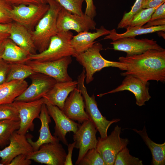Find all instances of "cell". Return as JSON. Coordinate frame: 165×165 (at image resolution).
I'll use <instances>...</instances> for the list:
<instances>
[{
	"mask_svg": "<svg viewBox=\"0 0 165 165\" xmlns=\"http://www.w3.org/2000/svg\"><path fill=\"white\" fill-rule=\"evenodd\" d=\"M85 109L83 98L77 87L66 98L62 110L69 119L81 123L89 119Z\"/></svg>",
	"mask_w": 165,
	"mask_h": 165,
	"instance_id": "cell-18",
	"label": "cell"
},
{
	"mask_svg": "<svg viewBox=\"0 0 165 165\" xmlns=\"http://www.w3.org/2000/svg\"><path fill=\"white\" fill-rule=\"evenodd\" d=\"M75 142L69 144L67 145L68 146V153L67 154L66 158L64 165H72V155L74 148L75 147Z\"/></svg>",
	"mask_w": 165,
	"mask_h": 165,
	"instance_id": "cell-43",
	"label": "cell"
},
{
	"mask_svg": "<svg viewBox=\"0 0 165 165\" xmlns=\"http://www.w3.org/2000/svg\"><path fill=\"white\" fill-rule=\"evenodd\" d=\"M97 131L94 123L89 119L80 124L76 132L74 133L73 139L75 142V148L79 150L75 165H78L89 150L96 148L98 142L96 137Z\"/></svg>",
	"mask_w": 165,
	"mask_h": 165,
	"instance_id": "cell-13",
	"label": "cell"
},
{
	"mask_svg": "<svg viewBox=\"0 0 165 165\" xmlns=\"http://www.w3.org/2000/svg\"><path fill=\"white\" fill-rule=\"evenodd\" d=\"M29 77L31 84L14 101L29 102L39 99L57 82L53 78L38 72H35Z\"/></svg>",
	"mask_w": 165,
	"mask_h": 165,
	"instance_id": "cell-12",
	"label": "cell"
},
{
	"mask_svg": "<svg viewBox=\"0 0 165 165\" xmlns=\"http://www.w3.org/2000/svg\"><path fill=\"white\" fill-rule=\"evenodd\" d=\"M30 54L8 38L1 58L12 63H25Z\"/></svg>",
	"mask_w": 165,
	"mask_h": 165,
	"instance_id": "cell-25",
	"label": "cell"
},
{
	"mask_svg": "<svg viewBox=\"0 0 165 165\" xmlns=\"http://www.w3.org/2000/svg\"><path fill=\"white\" fill-rule=\"evenodd\" d=\"M20 125V120L0 121V146L6 144L13 134L19 129Z\"/></svg>",
	"mask_w": 165,
	"mask_h": 165,
	"instance_id": "cell-28",
	"label": "cell"
},
{
	"mask_svg": "<svg viewBox=\"0 0 165 165\" xmlns=\"http://www.w3.org/2000/svg\"><path fill=\"white\" fill-rule=\"evenodd\" d=\"M12 8L6 0H0V23L10 24L13 22L10 14Z\"/></svg>",
	"mask_w": 165,
	"mask_h": 165,
	"instance_id": "cell-35",
	"label": "cell"
},
{
	"mask_svg": "<svg viewBox=\"0 0 165 165\" xmlns=\"http://www.w3.org/2000/svg\"><path fill=\"white\" fill-rule=\"evenodd\" d=\"M28 86L24 80H14L0 85V105L13 103Z\"/></svg>",
	"mask_w": 165,
	"mask_h": 165,
	"instance_id": "cell-23",
	"label": "cell"
},
{
	"mask_svg": "<svg viewBox=\"0 0 165 165\" xmlns=\"http://www.w3.org/2000/svg\"><path fill=\"white\" fill-rule=\"evenodd\" d=\"M39 119L41 122V126L38 139L34 141L32 140L31 135L27 136V140L31 145L33 151L38 150L44 144L59 141L57 138L53 136L51 133L49 127V124L51 122V117L45 103L42 105Z\"/></svg>",
	"mask_w": 165,
	"mask_h": 165,
	"instance_id": "cell-21",
	"label": "cell"
},
{
	"mask_svg": "<svg viewBox=\"0 0 165 165\" xmlns=\"http://www.w3.org/2000/svg\"><path fill=\"white\" fill-rule=\"evenodd\" d=\"M85 71L83 68L77 78V87L80 91L84 99L86 112L89 119L93 122L99 133L100 138H104L107 136V131L112 124L120 120L114 119L111 120L106 119L101 113L97 106L94 95L91 96L88 94L84 84Z\"/></svg>",
	"mask_w": 165,
	"mask_h": 165,
	"instance_id": "cell-5",
	"label": "cell"
},
{
	"mask_svg": "<svg viewBox=\"0 0 165 165\" xmlns=\"http://www.w3.org/2000/svg\"><path fill=\"white\" fill-rule=\"evenodd\" d=\"M12 6L10 14L13 21L24 26L29 31L34 29L49 9L48 3L39 5L20 4Z\"/></svg>",
	"mask_w": 165,
	"mask_h": 165,
	"instance_id": "cell-6",
	"label": "cell"
},
{
	"mask_svg": "<svg viewBox=\"0 0 165 165\" xmlns=\"http://www.w3.org/2000/svg\"><path fill=\"white\" fill-rule=\"evenodd\" d=\"M63 8L72 13L82 16L84 15L82 6L84 0H55Z\"/></svg>",
	"mask_w": 165,
	"mask_h": 165,
	"instance_id": "cell-34",
	"label": "cell"
},
{
	"mask_svg": "<svg viewBox=\"0 0 165 165\" xmlns=\"http://www.w3.org/2000/svg\"><path fill=\"white\" fill-rule=\"evenodd\" d=\"M110 44L112 45L115 50L126 52L127 54L126 57L141 54L151 49L165 50L157 44L156 41L146 38H123L113 41Z\"/></svg>",
	"mask_w": 165,
	"mask_h": 165,
	"instance_id": "cell-15",
	"label": "cell"
},
{
	"mask_svg": "<svg viewBox=\"0 0 165 165\" xmlns=\"http://www.w3.org/2000/svg\"><path fill=\"white\" fill-rule=\"evenodd\" d=\"M7 39H0V58H1V57L3 53Z\"/></svg>",
	"mask_w": 165,
	"mask_h": 165,
	"instance_id": "cell-45",
	"label": "cell"
},
{
	"mask_svg": "<svg viewBox=\"0 0 165 165\" xmlns=\"http://www.w3.org/2000/svg\"><path fill=\"white\" fill-rule=\"evenodd\" d=\"M147 23H148L145 26H143L142 27L145 28L165 25V19H159L149 21Z\"/></svg>",
	"mask_w": 165,
	"mask_h": 165,
	"instance_id": "cell-44",
	"label": "cell"
},
{
	"mask_svg": "<svg viewBox=\"0 0 165 165\" xmlns=\"http://www.w3.org/2000/svg\"><path fill=\"white\" fill-rule=\"evenodd\" d=\"M86 3V7L84 14L94 19L97 14L96 8L94 4L93 0H85Z\"/></svg>",
	"mask_w": 165,
	"mask_h": 165,
	"instance_id": "cell-39",
	"label": "cell"
},
{
	"mask_svg": "<svg viewBox=\"0 0 165 165\" xmlns=\"http://www.w3.org/2000/svg\"><path fill=\"white\" fill-rule=\"evenodd\" d=\"M122 84L115 89L109 92L99 94L101 97L108 94L114 93L127 90L130 91L134 95L136 104L139 106L145 105V102L151 98L150 95L149 83L143 81L135 75H126Z\"/></svg>",
	"mask_w": 165,
	"mask_h": 165,
	"instance_id": "cell-14",
	"label": "cell"
},
{
	"mask_svg": "<svg viewBox=\"0 0 165 165\" xmlns=\"http://www.w3.org/2000/svg\"><path fill=\"white\" fill-rule=\"evenodd\" d=\"M27 155L21 154L16 156L12 160L9 165H30L31 164V160L27 158Z\"/></svg>",
	"mask_w": 165,
	"mask_h": 165,
	"instance_id": "cell-38",
	"label": "cell"
},
{
	"mask_svg": "<svg viewBox=\"0 0 165 165\" xmlns=\"http://www.w3.org/2000/svg\"><path fill=\"white\" fill-rule=\"evenodd\" d=\"M79 165H105L101 155L96 148L89 150L79 162Z\"/></svg>",
	"mask_w": 165,
	"mask_h": 165,
	"instance_id": "cell-31",
	"label": "cell"
},
{
	"mask_svg": "<svg viewBox=\"0 0 165 165\" xmlns=\"http://www.w3.org/2000/svg\"><path fill=\"white\" fill-rule=\"evenodd\" d=\"M132 130L140 135L151 152L152 164L164 165L165 164V142L158 144L152 141L148 137L147 130L144 126L142 130L135 129Z\"/></svg>",
	"mask_w": 165,
	"mask_h": 165,
	"instance_id": "cell-24",
	"label": "cell"
},
{
	"mask_svg": "<svg viewBox=\"0 0 165 165\" xmlns=\"http://www.w3.org/2000/svg\"><path fill=\"white\" fill-rule=\"evenodd\" d=\"M49 9L34 29L29 31L35 46L40 53L48 47L51 38L58 31L57 26L58 14L63 7L55 0H47Z\"/></svg>",
	"mask_w": 165,
	"mask_h": 165,
	"instance_id": "cell-2",
	"label": "cell"
},
{
	"mask_svg": "<svg viewBox=\"0 0 165 165\" xmlns=\"http://www.w3.org/2000/svg\"><path fill=\"white\" fill-rule=\"evenodd\" d=\"M12 63L0 58V85L5 82Z\"/></svg>",
	"mask_w": 165,
	"mask_h": 165,
	"instance_id": "cell-36",
	"label": "cell"
},
{
	"mask_svg": "<svg viewBox=\"0 0 165 165\" xmlns=\"http://www.w3.org/2000/svg\"><path fill=\"white\" fill-rule=\"evenodd\" d=\"M8 38L30 54L37 53L30 31L24 26L14 21L12 22Z\"/></svg>",
	"mask_w": 165,
	"mask_h": 165,
	"instance_id": "cell-22",
	"label": "cell"
},
{
	"mask_svg": "<svg viewBox=\"0 0 165 165\" xmlns=\"http://www.w3.org/2000/svg\"><path fill=\"white\" fill-rule=\"evenodd\" d=\"M165 30V25L151 27L148 28L133 27L127 28V31L124 33H117L115 29L110 31V33L106 35L104 39H110L113 41L126 38H134L144 34L151 33L157 31Z\"/></svg>",
	"mask_w": 165,
	"mask_h": 165,
	"instance_id": "cell-26",
	"label": "cell"
},
{
	"mask_svg": "<svg viewBox=\"0 0 165 165\" xmlns=\"http://www.w3.org/2000/svg\"><path fill=\"white\" fill-rule=\"evenodd\" d=\"M165 2V0H143L142 8L147 9L154 8Z\"/></svg>",
	"mask_w": 165,
	"mask_h": 165,
	"instance_id": "cell-41",
	"label": "cell"
},
{
	"mask_svg": "<svg viewBox=\"0 0 165 165\" xmlns=\"http://www.w3.org/2000/svg\"><path fill=\"white\" fill-rule=\"evenodd\" d=\"M165 19V3L160 5L152 15L149 21Z\"/></svg>",
	"mask_w": 165,
	"mask_h": 165,
	"instance_id": "cell-40",
	"label": "cell"
},
{
	"mask_svg": "<svg viewBox=\"0 0 165 165\" xmlns=\"http://www.w3.org/2000/svg\"><path fill=\"white\" fill-rule=\"evenodd\" d=\"M143 0H136L131 9L129 12L126 13L118 25V29L126 28L129 25L133 17L142 9Z\"/></svg>",
	"mask_w": 165,
	"mask_h": 165,
	"instance_id": "cell-33",
	"label": "cell"
},
{
	"mask_svg": "<svg viewBox=\"0 0 165 165\" xmlns=\"http://www.w3.org/2000/svg\"><path fill=\"white\" fill-rule=\"evenodd\" d=\"M20 120L18 111L13 103L0 105V121Z\"/></svg>",
	"mask_w": 165,
	"mask_h": 165,
	"instance_id": "cell-32",
	"label": "cell"
},
{
	"mask_svg": "<svg viewBox=\"0 0 165 165\" xmlns=\"http://www.w3.org/2000/svg\"><path fill=\"white\" fill-rule=\"evenodd\" d=\"M57 26L58 31L73 30L78 33L96 30V23L88 16L73 13L63 8L58 14Z\"/></svg>",
	"mask_w": 165,
	"mask_h": 165,
	"instance_id": "cell-9",
	"label": "cell"
},
{
	"mask_svg": "<svg viewBox=\"0 0 165 165\" xmlns=\"http://www.w3.org/2000/svg\"><path fill=\"white\" fill-rule=\"evenodd\" d=\"M103 49L102 45L96 41L84 52L75 54L73 57L85 71V80L87 84L94 79V74L103 68L108 67L118 68L122 71H126V64L120 62L109 61L104 58L100 53Z\"/></svg>",
	"mask_w": 165,
	"mask_h": 165,
	"instance_id": "cell-3",
	"label": "cell"
},
{
	"mask_svg": "<svg viewBox=\"0 0 165 165\" xmlns=\"http://www.w3.org/2000/svg\"><path fill=\"white\" fill-rule=\"evenodd\" d=\"M48 112L55 123L54 135L64 145H67V134L72 132L75 133L80 124L68 118L58 107L45 102Z\"/></svg>",
	"mask_w": 165,
	"mask_h": 165,
	"instance_id": "cell-16",
	"label": "cell"
},
{
	"mask_svg": "<svg viewBox=\"0 0 165 165\" xmlns=\"http://www.w3.org/2000/svg\"><path fill=\"white\" fill-rule=\"evenodd\" d=\"M119 62L126 64L127 70L121 73L132 75L145 82L165 81V50L151 49L139 55L119 57Z\"/></svg>",
	"mask_w": 165,
	"mask_h": 165,
	"instance_id": "cell-1",
	"label": "cell"
},
{
	"mask_svg": "<svg viewBox=\"0 0 165 165\" xmlns=\"http://www.w3.org/2000/svg\"><path fill=\"white\" fill-rule=\"evenodd\" d=\"M44 102V99L42 97L31 101H14L13 102L19 114L20 127L16 131L18 133L25 135L29 130L33 131L34 120L36 118L39 119L41 108Z\"/></svg>",
	"mask_w": 165,
	"mask_h": 165,
	"instance_id": "cell-11",
	"label": "cell"
},
{
	"mask_svg": "<svg viewBox=\"0 0 165 165\" xmlns=\"http://www.w3.org/2000/svg\"><path fill=\"white\" fill-rule=\"evenodd\" d=\"M73 33L70 31H58L53 36L48 48L35 54H30L29 60L40 62L58 60L67 56L74 57L76 54L71 43Z\"/></svg>",
	"mask_w": 165,
	"mask_h": 165,
	"instance_id": "cell-4",
	"label": "cell"
},
{
	"mask_svg": "<svg viewBox=\"0 0 165 165\" xmlns=\"http://www.w3.org/2000/svg\"><path fill=\"white\" fill-rule=\"evenodd\" d=\"M160 6L154 8L142 9L134 16L127 28L142 27L145 24L149 21L152 15Z\"/></svg>",
	"mask_w": 165,
	"mask_h": 165,
	"instance_id": "cell-29",
	"label": "cell"
},
{
	"mask_svg": "<svg viewBox=\"0 0 165 165\" xmlns=\"http://www.w3.org/2000/svg\"><path fill=\"white\" fill-rule=\"evenodd\" d=\"M9 141L8 146L0 150V161L3 165H9L12 160L19 155H27L33 151L26 135L20 134L16 131L11 136Z\"/></svg>",
	"mask_w": 165,
	"mask_h": 165,
	"instance_id": "cell-17",
	"label": "cell"
},
{
	"mask_svg": "<svg viewBox=\"0 0 165 165\" xmlns=\"http://www.w3.org/2000/svg\"><path fill=\"white\" fill-rule=\"evenodd\" d=\"M72 62L71 56L50 61L40 62L29 60L25 63L35 72L41 73L54 79L57 82L72 80L68 72L69 65Z\"/></svg>",
	"mask_w": 165,
	"mask_h": 165,
	"instance_id": "cell-8",
	"label": "cell"
},
{
	"mask_svg": "<svg viewBox=\"0 0 165 165\" xmlns=\"http://www.w3.org/2000/svg\"><path fill=\"white\" fill-rule=\"evenodd\" d=\"M11 23H0V39L8 38L10 35Z\"/></svg>",
	"mask_w": 165,
	"mask_h": 165,
	"instance_id": "cell-42",
	"label": "cell"
},
{
	"mask_svg": "<svg viewBox=\"0 0 165 165\" xmlns=\"http://www.w3.org/2000/svg\"><path fill=\"white\" fill-rule=\"evenodd\" d=\"M59 141L44 144L27 155L35 162L48 165H64L66 152Z\"/></svg>",
	"mask_w": 165,
	"mask_h": 165,
	"instance_id": "cell-10",
	"label": "cell"
},
{
	"mask_svg": "<svg viewBox=\"0 0 165 165\" xmlns=\"http://www.w3.org/2000/svg\"><path fill=\"white\" fill-rule=\"evenodd\" d=\"M121 127L116 125L109 136L104 138L99 137L96 149L104 160L105 165H114L116 156L126 147L129 141L120 137Z\"/></svg>",
	"mask_w": 165,
	"mask_h": 165,
	"instance_id": "cell-7",
	"label": "cell"
},
{
	"mask_svg": "<svg viewBox=\"0 0 165 165\" xmlns=\"http://www.w3.org/2000/svg\"><path fill=\"white\" fill-rule=\"evenodd\" d=\"M142 161L138 158L133 156L129 153L127 147L117 155L114 165H142Z\"/></svg>",
	"mask_w": 165,
	"mask_h": 165,
	"instance_id": "cell-30",
	"label": "cell"
},
{
	"mask_svg": "<svg viewBox=\"0 0 165 165\" xmlns=\"http://www.w3.org/2000/svg\"><path fill=\"white\" fill-rule=\"evenodd\" d=\"M9 4L12 6L20 4L26 5L34 4L39 5L47 4V0H6Z\"/></svg>",
	"mask_w": 165,
	"mask_h": 165,
	"instance_id": "cell-37",
	"label": "cell"
},
{
	"mask_svg": "<svg viewBox=\"0 0 165 165\" xmlns=\"http://www.w3.org/2000/svg\"><path fill=\"white\" fill-rule=\"evenodd\" d=\"M35 72L25 63H12L7 76L6 82L24 80Z\"/></svg>",
	"mask_w": 165,
	"mask_h": 165,
	"instance_id": "cell-27",
	"label": "cell"
},
{
	"mask_svg": "<svg viewBox=\"0 0 165 165\" xmlns=\"http://www.w3.org/2000/svg\"><path fill=\"white\" fill-rule=\"evenodd\" d=\"M0 165H3V164L1 163L0 160Z\"/></svg>",
	"mask_w": 165,
	"mask_h": 165,
	"instance_id": "cell-46",
	"label": "cell"
},
{
	"mask_svg": "<svg viewBox=\"0 0 165 165\" xmlns=\"http://www.w3.org/2000/svg\"><path fill=\"white\" fill-rule=\"evenodd\" d=\"M78 82L70 81L57 82L43 97L45 102L58 107L62 110L69 94L77 87Z\"/></svg>",
	"mask_w": 165,
	"mask_h": 165,
	"instance_id": "cell-19",
	"label": "cell"
},
{
	"mask_svg": "<svg viewBox=\"0 0 165 165\" xmlns=\"http://www.w3.org/2000/svg\"><path fill=\"white\" fill-rule=\"evenodd\" d=\"M95 32H91L84 31L73 36L71 43L76 54L80 53L90 48L96 41L95 40L101 36L107 35L110 33V31L103 26L96 29Z\"/></svg>",
	"mask_w": 165,
	"mask_h": 165,
	"instance_id": "cell-20",
	"label": "cell"
}]
</instances>
